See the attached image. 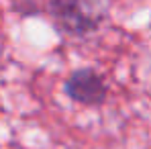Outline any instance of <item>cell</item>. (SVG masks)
Listing matches in <instances>:
<instances>
[{"instance_id": "cell-2", "label": "cell", "mask_w": 151, "mask_h": 149, "mask_svg": "<svg viewBox=\"0 0 151 149\" xmlns=\"http://www.w3.org/2000/svg\"><path fill=\"white\" fill-rule=\"evenodd\" d=\"M49 8L57 29L74 37L90 35L102 21V17L90 14L88 8L80 2H53Z\"/></svg>"}, {"instance_id": "cell-1", "label": "cell", "mask_w": 151, "mask_h": 149, "mask_svg": "<svg viewBox=\"0 0 151 149\" xmlns=\"http://www.w3.org/2000/svg\"><path fill=\"white\" fill-rule=\"evenodd\" d=\"M65 94L84 106H100L106 102L108 84L94 68H80L65 80Z\"/></svg>"}]
</instances>
